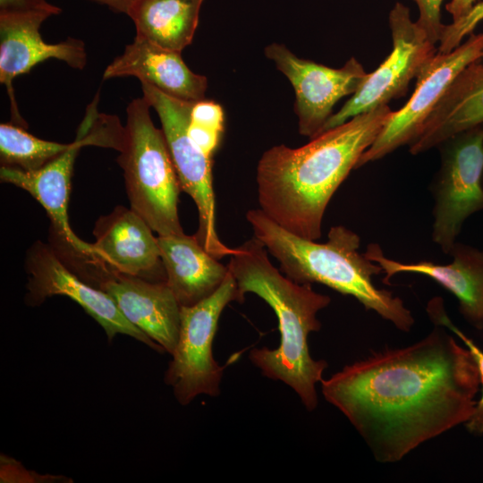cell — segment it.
<instances>
[{
	"label": "cell",
	"mask_w": 483,
	"mask_h": 483,
	"mask_svg": "<svg viewBox=\"0 0 483 483\" xmlns=\"http://www.w3.org/2000/svg\"><path fill=\"white\" fill-rule=\"evenodd\" d=\"M320 383L325 399L383 463L466 423L480 386L471 352L439 325L413 344L373 353Z\"/></svg>",
	"instance_id": "obj_1"
},
{
	"label": "cell",
	"mask_w": 483,
	"mask_h": 483,
	"mask_svg": "<svg viewBox=\"0 0 483 483\" xmlns=\"http://www.w3.org/2000/svg\"><path fill=\"white\" fill-rule=\"evenodd\" d=\"M393 111L387 105L328 129L300 148L274 146L257 166L260 209L287 231L316 241L326 208Z\"/></svg>",
	"instance_id": "obj_2"
},
{
	"label": "cell",
	"mask_w": 483,
	"mask_h": 483,
	"mask_svg": "<svg viewBox=\"0 0 483 483\" xmlns=\"http://www.w3.org/2000/svg\"><path fill=\"white\" fill-rule=\"evenodd\" d=\"M230 257L227 267L237 284L239 302L244 301L245 293H255L273 309L278 320L279 346L253 349L250 360L267 377L292 387L308 411L315 410L316 385L323 379L327 363L312 359L308 336L320 330L317 314L328 306L330 297L315 292L310 284H298L282 275L256 237Z\"/></svg>",
	"instance_id": "obj_3"
},
{
	"label": "cell",
	"mask_w": 483,
	"mask_h": 483,
	"mask_svg": "<svg viewBox=\"0 0 483 483\" xmlns=\"http://www.w3.org/2000/svg\"><path fill=\"white\" fill-rule=\"evenodd\" d=\"M256 237L280 264V270L298 284L318 283L351 295L401 331L414 324L411 312L393 292L377 288L373 276L382 267L359 252L360 239L343 225L333 226L327 241L318 243L298 236L269 218L260 208L246 215Z\"/></svg>",
	"instance_id": "obj_4"
},
{
	"label": "cell",
	"mask_w": 483,
	"mask_h": 483,
	"mask_svg": "<svg viewBox=\"0 0 483 483\" xmlns=\"http://www.w3.org/2000/svg\"><path fill=\"white\" fill-rule=\"evenodd\" d=\"M147 99L127 106V121L117 162L123 171L131 208L158 236L182 234L178 216L180 182L165 134L150 117Z\"/></svg>",
	"instance_id": "obj_5"
},
{
	"label": "cell",
	"mask_w": 483,
	"mask_h": 483,
	"mask_svg": "<svg viewBox=\"0 0 483 483\" xmlns=\"http://www.w3.org/2000/svg\"><path fill=\"white\" fill-rule=\"evenodd\" d=\"M97 104L89 106L77 137L71 147L43 167L34 171L1 166L0 179L28 191L38 200L52 223L55 234L67 251L86 266L97 267L93 244L80 240L72 230L68 218V204L73 165L81 147L97 145L115 148L118 131L107 115L98 114Z\"/></svg>",
	"instance_id": "obj_6"
},
{
	"label": "cell",
	"mask_w": 483,
	"mask_h": 483,
	"mask_svg": "<svg viewBox=\"0 0 483 483\" xmlns=\"http://www.w3.org/2000/svg\"><path fill=\"white\" fill-rule=\"evenodd\" d=\"M141 87L143 97L159 116L181 188L196 204L199 213L196 238L217 259L232 256L237 248L225 245L216 230L212 157L192 140L188 130L195 102L174 98L145 82H141Z\"/></svg>",
	"instance_id": "obj_7"
},
{
	"label": "cell",
	"mask_w": 483,
	"mask_h": 483,
	"mask_svg": "<svg viewBox=\"0 0 483 483\" xmlns=\"http://www.w3.org/2000/svg\"><path fill=\"white\" fill-rule=\"evenodd\" d=\"M233 301H239V294L229 270L211 296L193 306L181 308L178 340L165 382L173 388L182 405L190 403L199 394H220L224 367L215 360L212 346L220 316Z\"/></svg>",
	"instance_id": "obj_8"
},
{
	"label": "cell",
	"mask_w": 483,
	"mask_h": 483,
	"mask_svg": "<svg viewBox=\"0 0 483 483\" xmlns=\"http://www.w3.org/2000/svg\"><path fill=\"white\" fill-rule=\"evenodd\" d=\"M438 147L441 165L430 187L432 240L449 254L466 219L483 210V126L457 134Z\"/></svg>",
	"instance_id": "obj_9"
},
{
	"label": "cell",
	"mask_w": 483,
	"mask_h": 483,
	"mask_svg": "<svg viewBox=\"0 0 483 483\" xmlns=\"http://www.w3.org/2000/svg\"><path fill=\"white\" fill-rule=\"evenodd\" d=\"M389 25L393 39L391 53L328 119L323 131L403 97L411 80L417 78L424 64L437 52L436 44L411 21L409 8L402 3H396L391 10Z\"/></svg>",
	"instance_id": "obj_10"
},
{
	"label": "cell",
	"mask_w": 483,
	"mask_h": 483,
	"mask_svg": "<svg viewBox=\"0 0 483 483\" xmlns=\"http://www.w3.org/2000/svg\"><path fill=\"white\" fill-rule=\"evenodd\" d=\"M483 59V33H471L448 53L436 52L417 76L415 89L388 121L373 144L362 154L356 168L378 160L398 148L411 144L428 117L458 74L470 64Z\"/></svg>",
	"instance_id": "obj_11"
},
{
	"label": "cell",
	"mask_w": 483,
	"mask_h": 483,
	"mask_svg": "<svg viewBox=\"0 0 483 483\" xmlns=\"http://www.w3.org/2000/svg\"><path fill=\"white\" fill-rule=\"evenodd\" d=\"M264 52L292 84L299 133L309 139L323 131L334 114L335 105L343 97L354 94L369 75L354 57L342 68L334 69L301 59L279 43L268 45Z\"/></svg>",
	"instance_id": "obj_12"
},
{
	"label": "cell",
	"mask_w": 483,
	"mask_h": 483,
	"mask_svg": "<svg viewBox=\"0 0 483 483\" xmlns=\"http://www.w3.org/2000/svg\"><path fill=\"white\" fill-rule=\"evenodd\" d=\"M25 266L29 275L27 304L38 306L49 297L66 296L102 326L109 343L116 335L122 334L156 352H165L159 344L123 315L106 292L86 283L67 267L54 249L41 242H36L28 251Z\"/></svg>",
	"instance_id": "obj_13"
},
{
	"label": "cell",
	"mask_w": 483,
	"mask_h": 483,
	"mask_svg": "<svg viewBox=\"0 0 483 483\" xmlns=\"http://www.w3.org/2000/svg\"><path fill=\"white\" fill-rule=\"evenodd\" d=\"M51 14L45 12L0 13V82L7 89L13 122L24 127L20 114L13 81L27 73L36 64L49 58L66 63L74 69H83L87 62L82 40L69 38L56 44L46 43L39 28Z\"/></svg>",
	"instance_id": "obj_14"
},
{
	"label": "cell",
	"mask_w": 483,
	"mask_h": 483,
	"mask_svg": "<svg viewBox=\"0 0 483 483\" xmlns=\"http://www.w3.org/2000/svg\"><path fill=\"white\" fill-rule=\"evenodd\" d=\"M146 221L131 208L117 206L95 224L92 243L106 274L137 276L153 282L166 281L157 237Z\"/></svg>",
	"instance_id": "obj_15"
},
{
	"label": "cell",
	"mask_w": 483,
	"mask_h": 483,
	"mask_svg": "<svg viewBox=\"0 0 483 483\" xmlns=\"http://www.w3.org/2000/svg\"><path fill=\"white\" fill-rule=\"evenodd\" d=\"M94 286L106 292L123 315L165 352H174L182 307L166 281L106 274L100 275Z\"/></svg>",
	"instance_id": "obj_16"
},
{
	"label": "cell",
	"mask_w": 483,
	"mask_h": 483,
	"mask_svg": "<svg viewBox=\"0 0 483 483\" xmlns=\"http://www.w3.org/2000/svg\"><path fill=\"white\" fill-rule=\"evenodd\" d=\"M365 256L378 264L386 274L383 282L396 274H419L433 279L453 293L465 319L477 329H483V251L455 242L449 254L453 261L446 265L431 261L403 263L386 258L377 243L368 245Z\"/></svg>",
	"instance_id": "obj_17"
},
{
	"label": "cell",
	"mask_w": 483,
	"mask_h": 483,
	"mask_svg": "<svg viewBox=\"0 0 483 483\" xmlns=\"http://www.w3.org/2000/svg\"><path fill=\"white\" fill-rule=\"evenodd\" d=\"M134 76L174 98L198 102L205 99L208 80L193 72L181 52L160 47L135 36L123 53L106 68L103 79Z\"/></svg>",
	"instance_id": "obj_18"
},
{
	"label": "cell",
	"mask_w": 483,
	"mask_h": 483,
	"mask_svg": "<svg viewBox=\"0 0 483 483\" xmlns=\"http://www.w3.org/2000/svg\"><path fill=\"white\" fill-rule=\"evenodd\" d=\"M479 126H483V64L477 60L453 80L410 144V152L423 153Z\"/></svg>",
	"instance_id": "obj_19"
},
{
	"label": "cell",
	"mask_w": 483,
	"mask_h": 483,
	"mask_svg": "<svg viewBox=\"0 0 483 483\" xmlns=\"http://www.w3.org/2000/svg\"><path fill=\"white\" fill-rule=\"evenodd\" d=\"M157 242L166 283L181 307L193 306L211 296L229 272L195 235L157 236Z\"/></svg>",
	"instance_id": "obj_20"
},
{
	"label": "cell",
	"mask_w": 483,
	"mask_h": 483,
	"mask_svg": "<svg viewBox=\"0 0 483 483\" xmlns=\"http://www.w3.org/2000/svg\"><path fill=\"white\" fill-rule=\"evenodd\" d=\"M204 0H134L127 15L136 36L173 51L189 46L199 23Z\"/></svg>",
	"instance_id": "obj_21"
},
{
	"label": "cell",
	"mask_w": 483,
	"mask_h": 483,
	"mask_svg": "<svg viewBox=\"0 0 483 483\" xmlns=\"http://www.w3.org/2000/svg\"><path fill=\"white\" fill-rule=\"evenodd\" d=\"M71 145L38 139L17 124H0L1 166L24 171L38 170L67 150Z\"/></svg>",
	"instance_id": "obj_22"
},
{
	"label": "cell",
	"mask_w": 483,
	"mask_h": 483,
	"mask_svg": "<svg viewBox=\"0 0 483 483\" xmlns=\"http://www.w3.org/2000/svg\"><path fill=\"white\" fill-rule=\"evenodd\" d=\"M188 130L192 140L213 157L224 131V113L220 105L206 99L195 102Z\"/></svg>",
	"instance_id": "obj_23"
},
{
	"label": "cell",
	"mask_w": 483,
	"mask_h": 483,
	"mask_svg": "<svg viewBox=\"0 0 483 483\" xmlns=\"http://www.w3.org/2000/svg\"><path fill=\"white\" fill-rule=\"evenodd\" d=\"M444 302L441 298H434L428 304V313L431 320L439 326H444L456 335L463 344L471 352L479 369V380L481 386V396L476 402L474 411L470 419L465 423L467 429L474 434L483 433V351L460 329H458L447 317Z\"/></svg>",
	"instance_id": "obj_24"
},
{
	"label": "cell",
	"mask_w": 483,
	"mask_h": 483,
	"mask_svg": "<svg viewBox=\"0 0 483 483\" xmlns=\"http://www.w3.org/2000/svg\"><path fill=\"white\" fill-rule=\"evenodd\" d=\"M483 20V2L473 6L470 13L462 20L445 25L439 41L438 52L448 53L457 47L462 39L472 33L475 27Z\"/></svg>",
	"instance_id": "obj_25"
},
{
	"label": "cell",
	"mask_w": 483,
	"mask_h": 483,
	"mask_svg": "<svg viewBox=\"0 0 483 483\" xmlns=\"http://www.w3.org/2000/svg\"><path fill=\"white\" fill-rule=\"evenodd\" d=\"M419 8L417 25L425 32L428 39L439 43L445 25L441 21V5L444 0H414Z\"/></svg>",
	"instance_id": "obj_26"
},
{
	"label": "cell",
	"mask_w": 483,
	"mask_h": 483,
	"mask_svg": "<svg viewBox=\"0 0 483 483\" xmlns=\"http://www.w3.org/2000/svg\"><path fill=\"white\" fill-rule=\"evenodd\" d=\"M45 12L51 15L62 10L46 0H0V13Z\"/></svg>",
	"instance_id": "obj_27"
},
{
	"label": "cell",
	"mask_w": 483,
	"mask_h": 483,
	"mask_svg": "<svg viewBox=\"0 0 483 483\" xmlns=\"http://www.w3.org/2000/svg\"><path fill=\"white\" fill-rule=\"evenodd\" d=\"M475 0H451L446 4V11L452 15L453 22L467 16L474 6Z\"/></svg>",
	"instance_id": "obj_28"
},
{
	"label": "cell",
	"mask_w": 483,
	"mask_h": 483,
	"mask_svg": "<svg viewBox=\"0 0 483 483\" xmlns=\"http://www.w3.org/2000/svg\"><path fill=\"white\" fill-rule=\"evenodd\" d=\"M101 4L107 5L109 9L116 13H128L134 0H92Z\"/></svg>",
	"instance_id": "obj_29"
}]
</instances>
